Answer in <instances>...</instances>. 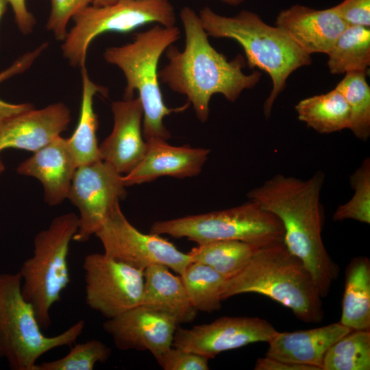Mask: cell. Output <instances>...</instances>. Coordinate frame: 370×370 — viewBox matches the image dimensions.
<instances>
[{"mask_svg":"<svg viewBox=\"0 0 370 370\" xmlns=\"http://www.w3.org/2000/svg\"><path fill=\"white\" fill-rule=\"evenodd\" d=\"M180 17L185 34V46L179 50L171 45L165 51L168 63L158 72L159 80L171 90L186 97L197 117L206 122L209 117L212 96L221 94L235 102L245 89L255 87L261 73L245 74V59L241 54L229 61L210 43L198 14L185 6Z\"/></svg>","mask_w":370,"mask_h":370,"instance_id":"obj_1","label":"cell"},{"mask_svg":"<svg viewBox=\"0 0 370 370\" xmlns=\"http://www.w3.org/2000/svg\"><path fill=\"white\" fill-rule=\"evenodd\" d=\"M324 181L320 171L307 180L276 174L247 194L249 199L280 219L284 245L309 271L321 297L328 295L339 273L321 236L324 211L320 197Z\"/></svg>","mask_w":370,"mask_h":370,"instance_id":"obj_2","label":"cell"},{"mask_svg":"<svg viewBox=\"0 0 370 370\" xmlns=\"http://www.w3.org/2000/svg\"><path fill=\"white\" fill-rule=\"evenodd\" d=\"M198 15L208 36L234 40L243 47L249 67H256L270 75L273 87L263 106L264 114L269 118L288 76L297 69L310 65V55L286 32L268 25L251 11L243 10L234 16H226L206 6Z\"/></svg>","mask_w":370,"mask_h":370,"instance_id":"obj_3","label":"cell"},{"mask_svg":"<svg viewBox=\"0 0 370 370\" xmlns=\"http://www.w3.org/2000/svg\"><path fill=\"white\" fill-rule=\"evenodd\" d=\"M243 293L270 297L306 323H319L324 317L322 297L310 273L284 242L259 248L239 273L226 280L221 299Z\"/></svg>","mask_w":370,"mask_h":370,"instance_id":"obj_4","label":"cell"},{"mask_svg":"<svg viewBox=\"0 0 370 370\" xmlns=\"http://www.w3.org/2000/svg\"><path fill=\"white\" fill-rule=\"evenodd\" d=\"M180 38L176 26L158 24L147 31L136 34L133 40L121 46L108 47L103 58L118 67L126 79L123 99L134 97V91L143 110V133L147 143L171 138L163 120L173 112L185 110L190 105L170 108L163 100L160 88L158 64L166 49Z\"/></svg>","mask_w":370,"mask_h":370,"instance_id":"obj_5","label":"cell"},{"mask_svg":"<svg viewBox=\"0 0 370 370\" xmlns=\"http://www.w3.org/2000/svg\"><path fill=\"white\" fill-rule=\"evenodd\" d=\"M21 284L18 272L0 273V358L12 370H36L42 355L75 344L85 321L79 320L59 334L46 336L33 307L22 295Z\"/></svg>","mask_w":370,"mask_h":370,"instance_id":"obj_6","label":"cell"},{"mask_svg":"<svg viewBox=\"0 0 370 370\" xmlns=\"http://www.w3.org/2000/svg\"><path fill=\"white\" fill-rule=\"evenodd\" d=\"M77 228L78 216L73 212L55 217L35 235L33 254L18 271L22 295L33 307L42 330L50 326L51 308L70 283L68 255Z\"/></svg>","mask_w":370,"mask_h":370,"instance_id":"obj_7","label":"cell"},{"mask_svg":"<svg viewBox=\"0 0 370 370\" xmlns=\"http://www.w3.org/2000/svg\"><path fill=\"white\" fill-rule=\"evenodd\" d=\"M150 233L186 238L197 245L233 240L258 247L283 242L284 236L280 219L251 199L226 210L158 221Z\"/></svg>","mask_w":370,"mask_h":370,"instance_id":"obj_8","label":"cell"},{"mask_svg":"<svg viewBox=\"0 0 370 370\" xmlns=\"http://www.w3.org/2000/svg\"><path fill=\"white\" fill-rule=\"evenodd\" d=\"M74 25L62 45L63 56L73 66L85 67L88 49L106 32L126 33L147 24L176 25L169 0H120L103 6L89 5L72 18Z\"/></svg>","mask_w":370,"mask_h":370,"instance_id":"obj_9","label":"cell"},{"mask_svg":"<svg viewBox=\"0 0 370 370\" xmlns=\"http://www.w3.org/2000/svg\"><path fill=\"white\" fill-rule=\"evenodd\" d=\"M104 254L138 269L162 264L181 275L192 262L184 254L159 234H144L134 227L117 203L97 231Z\"/></svg>","mask_w":370,"mask_h":370,"instance_id":"obj_10","label":"cell"},{"mask_svg":"<svg viewBox=\"0 0 370 370\" xmlns=\"http://www.w3.org/2000/svg\"><path fill=\"white\" fill-rule=\"evenodd\" d=\"M83 269L85 299L90 309L110 319L140 305L144 271L104 253L86 256Z\"/></svg>","mask_w":370,"mask_h":370,"instance_id":"obj_11","label":"cell"},{"mask_svg":"<svg viewBox=\"0 0 370 370\" xmlns=\"http://www.w3.org/2000/svg\"><path fill=\"white\" fill-rule=\"evenodd\" d=\"M123 175L101 160L77 166L68 197L79 211L74 241L95 235L114 206L126 195Z\"/></svg>","mask_w":370,"mask_h":370,"instance_id":"obj_12","label":"cell"},{"mask_svg":"<svg viewBox=\"0 0 370 370\" xmlns=\"http://www.w3.org/2000/svg\"><path fill=\"white\" fill-rule=\"evenodd\" d=\"M278 332L269 322L259 317H223L188 329L178 326L172 346L209 360L250 343H269Z\"/></svg>","mask_w":370,"mask_h":370,"instance_id":"obj_13","label":"cell"},{"mask_svg":"<svg viewBox=\"0 0 370 370\" xmlns=\"http://www.w3.org/2000/svg\"><path fill=\"white\" fill-rule=\"evenodd\" d=\"M177 325L169 315L142 305L107 320L103 330L122 351H149L157 358L172 347Z\"/></svg>","mask_w":370,"mask_h":370,"instance_id":"obj_14","label":"cell"},{"mask_svg":"<svg viewBox=\"0 0 370 370\" xmlns=\"http://www.w3.org/2000/svg\"><path fill=\"white\" fill-rule=\"evenodd\" d=\"M111 110L113 128L99 145L100 157L119 173L126 175L140 162L147 148L143 133V110L138 97L113 101Z\"/></svg>","mask_w":370,"mask_h":370,"instance_id":"obj_15","label":"cell"},{"mask_svg":"<svg viewBox=\"0 0 370 370\" xmlns=\"http://www.w3.org/2000/svg\"><path fill=\"white\" fill-rule=\"evenodd\" d=\"M70 121L71 112L63 103L16 114L0 124V152L14 148L34 153L61 136Z\"/></svg>","mask_w":370,"mask_h":370,"instance_id":"obj_16","label":"cell"},{"mask_svg":"<svg viewBox=\"0 0 370 370\" xmlns=\"http://www.w3.org/2000/svg\"><path fill=\"white\" fill-rule=\"evenodd\" d=\"M275 25L310 56L328 54L347 26L333 7L317 10L299 4L281 11Z\"/></svg>","mask_w":370,"mask_h":370,"instance_id":"obj_17","label":"cell"},{"mask_svg":"<svg viewBox=\"0 0 370 370\" xmlns=\"http://www.w3.org/2000/svg\"><path fill=\"white\" fill-rule=\"evenodd\" d=\"M209 153L207 149L173 146L163 140L149 142L140 162L131 172L123 175L124 184L138 185L162 176L185 178L197 175Z\"/></svg>","mask_w":370,"mask_h":370,"instance_id":"obj_18","label":"cell"},{"mask_svg":"<svg viewBox=\"0 0 370 370\" xmlns=\"http://www.w3.org/2000/svg\"><path fill=\"white\" fill-rule=\"evenodd\" d=\"M77 168L66 138L59 136L22 162L16 171L40 181L45 201L55 206L67 199Z\"/></svg>","mask_w":370,"mask_h":370,"instance_id":"obj_19","label":"cell"},{"mask_svg":"<svg viewBox=\"0 0 370 370\" xmlns=\"http://www.w3.org/2000/svg\"><path fill=\"white\" fill-rule=\"evenodd\" d=\"M352 330L340 322L291 332H278L268 343L267 357L323 370L328 349Z\"/></svg>","mask_w":370,"mask_h":370,"instance_id":"obj_20","label":"cell"},{"mask_svg":"<svg viewBox=\"0 0 370 370\" xmlns=\"http://www.w3.org/2000/svg\"><path fill=\"white\" fill-rule=\"evenodd\" d=\"M144 288L140 305L173 317L177 325L192 322L197 310L191 304L180 276L162 264H152L144 271Z\"/></svg>","mask_w":370,"mask_h":370,"instance_id":"obj_21","label":"cell"},{"mask_svg":"<svg viewBox=\"0 0 370 370\" xmlns=\"http://www.w3.org/2000/svg\"><path fill=\"white\" fill-rule=\"evenodd\" d=\"M340 323L352 330L370 329V261L353 258L345 275Z\"/></svg>","mask_w":370,"mask_h":370,"instance_id":"obj_22","label":"cell"},{"mask_svg":"<svg viewBox=\"0 0 370 370\" xmlns=\"http://www.w3.org/2000/svg\"><path fill=\"white\" fill-rule=\"evenodd\" d=\"M82 94L77 125L69 138L68 146L77 166L101 160L97 138L98 119L93 108V99L97 93L107 90L89 77L86 67L81 69Z\"/></svg>","mask_w":370,"mask_h":370,"instance_id":"obj_23","label":"cell"},{"mask_svg":"<svg viewBox=\"0 0 370 370\" xmlns=\"http://www.w3.org/2000/svg\"><path fill=\"white\" fill-rule=\"evenodd\" d=\"M298 119L321 134L348 129L349 106L336 87L331 91L299 101L295 107Z\"/></svg>","mask_w":370,"mask_h":370,"instance_id":"obj_24","label":"cell"},{"mask_svg":"<svg viewBox=\"0 0 370 370\" xmlns=\"http://www.w3.org/2000/svg\"><path fill=\"white\" fill-rule=\"evenodd\" d=\"M259 248L240 241L223 240L197 245L187 254L192 262L206 264L227 280L239 273Z\"/></svg>","mask_w":370,"mask_h":370,"instance_id":"obj_25","label":"cell"},{"mask_svg":"<svg viewBox=\"0 0 370 370\" xmlns=\"http://www.w3.org/2000/svg\"><path fill=\"white\" fill-rule=\"evenodd\" d=\"M328 56L327 64L332 74L367 71L370 64V27L347 25Z\"/></svg>","mask_w":370,"mask_h":370,"instance_id":"obj_26","label":"cell"},{"mask_svg":"<svg viewBox=\"0 0 370 370\" xmlns=\"http://www.w3.org/2000/svg\"><path fill=\"white\" fill-rule=\"evenodd\" d=\"M190 301L197 311L208 313L221 307L226 279L210 267L192 262L180 275Z\"/></svg>","mask_w":370,"mask_h":370,"instance_id":"obj_27","label":"cell"},{"mask_svg":"<svg viewBox=\"0 0 370 370\" xmlns=\"http://www.w3.org/2000/svg\"><path fill=\"white\" fill-rule=\"evenodd\" d=\"M367 71L347 73L336 86L349 108L348 129L363 141L370 136V87L367 82Z\"/></svg>","mask_w":370,"mask_h":370,"instance_id":"obj_28","label":"cell"},{"mask_svg":"<svg viewBox=\"0 0 370 370\" xmlns=\"http://www.w3.org/2000/svg\"><path fill=\"white\" fill-rule=\"evenodd\" d=\"M370 331L352 330L325 354L323 370H369Z\"/></svg>","mask_w":370,"mask_h":370,"instance_id":"obj_29","label":"cell"},{"mask_svg":"<svg viewBox=\"0 0 370 370\" xmlns=\"http://www.w3.org/2000/svg\"><path fill=\"white\" fill-rule=\"evenodd\" d=\"M354 195L347 202L340 205L333 214L334 221L352 219L370 223V158H366L350 175Z\"/></svg>","mask_w":370,"mask_h":370,"instance_id":"obj_30","label":"cell"},{"mask_svg":"<svg viewBox=\"0 0 370 370\" xmlns=\"http://www.w3.org/2000/svg\"><path fill=\"white\" fill-rule=\"evenodd\" d=\"M70 352L59 359L37 363L36 370H92L97 363L106 362L111 349L97 339L71 346Z\"/></svg>","mask_w":370,"mask_h":370,"instance_id":"obj_31","label":"cell"},{"mask_svg":"<svg viewBox=\"0 0 370 370\" xmlns=\"http://www.w3.org/2000/svg\"><path fill=\"white\" fill-rule=\"evenodd\" d=\"M51 11L47 28L57 40L64 41L70 19L89 6L92 0H50Z\"/></svg>","mask_w":370,"mask_h":370,"instance_id":"obj_32","label":"cell"},{"mask_svg":"<svg viewBox=\"0 0 370 370\" xmlns=\"http://www.w3.org/2000/svg\"><path fill=\"white\" fill-rule=\"evenodd\" d=\"M164 370H208V359L197 354L171 347L157 358Z\"/></svg>","mask_w":370,"mask_h":370,"instance_id":"obj_33","label":"cell"},{"mask_svg":"<svg viewBox=\"0 0 370 370\" xmlns=\"http://www.w3.org/2000/svg\"><path fill=\"white\" fill-rule=\"evenodd\" d=\"M41 53V48L38 47L18 58L9 68L0 73V82L25 71ZM33 108L29 103H12L0 99V124L10 117Z\"/></svg>","mask_w":370,"mask_h":370,"instance_id":"obj_34","label":"cell"},{"mask_svg":"<svg viewBox=\"0 0 370 370\" xmlns=\"http://www.w3.org/2000/svg\"><path fill=\"white\" fill-rule=\"evenodd\" d=\"M333 8L347 25L370 27V0H343Z\"/></svg>","mask_w":370,"mask_h":370,"instance_id":"obj_35","label":"cell"},{"mask_svg":"<svg viewBox=\"0 0 370 370\" xmlns=\"http://www.w3.org/2000/svg\"><path fill=\"white\" fill-rule=\"evenodd\" d=\"M10 5L16 24L24 35L29 34L36 25L34 15L28 10L26 0H8Z\"/></svg>","mask_w":370,"mask_h":370,"instance_id":"obj_36","label":"cell"},{"mask_svg":"<svg viewBox=\"0 0 370 370\" xmlns=\"http://www.w3.org/2000/svg\"><path fill=\"white\" fill-rule=\"evenodd\" d=\"M256 370H319L312 366L298 365L275 360L265 356L258 358L256 362Z\"/></svg>","mask_w":370,"mask_h":370,"instance_id":"obj_37","label":"cell"},{"mask_svg":"<svg viewBox=\"0 0 370 370\" xmlns=\"http://www.w3.org/2000/svg\"><path fill=\"white\" fill-rule=\"evenodd\" d=\"M120 0H92V5L94 6H103L113 3Z\"/></svg>","mask_w":370,"mask_h":370,"instance_id":"obj_38","label":"cell"},{"mask_svg":"<svg viewBox=\"0 0 370 370\" xmlns=\"http://www.w3.org/2000/svg\"><path fill=\"white\" fill-rule=\"evenodd\" d=\"M8 4V0H0V21L6 11Z\"/></svg>","mask_w":370,"mask_h":370,"instance_id":"obj_39","label":"cell"},{"mask_svg":"<svg viewBox=\"0 0 370 370\" xmlns=\"http://www.w3.org/2000/svg\"><path fill=\"white\" fill-rule=\"evenodd\" d=\"M230 5L236 6L242 4L245 0H219Z\"/></svg>","mask_w":370,"mask_h":370,"instance_id":"obj_40","label":"cell"},{"mask_svg":"<svg viewBox=\"0 0 370 370\" xmlns=\"http://www.w3.org/2000/svg\"><path fill=\"white\" fill-rule=\"evenodd\" d=\"M5 169V166H4V164L0 158V175H1V173H3V171H4Z\"/></svg>","mask_w":370,"mask_h":370,"instance_id":"obj_41","label":"cell"}]
</instances>
